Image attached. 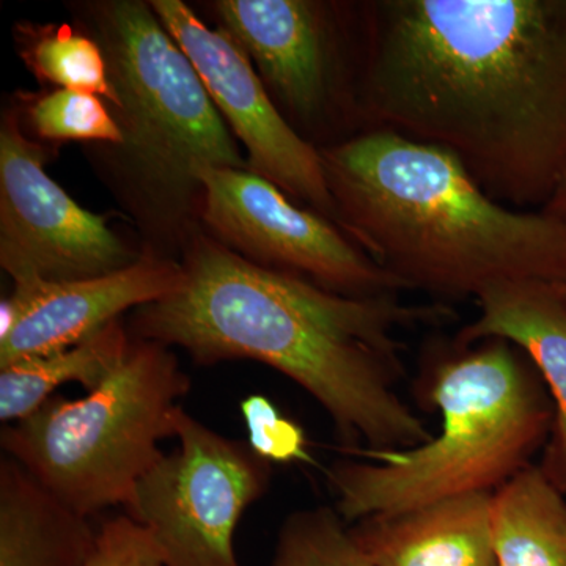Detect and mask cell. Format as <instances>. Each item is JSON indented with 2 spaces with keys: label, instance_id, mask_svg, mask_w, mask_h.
<instances>
[{
  "label": "cell",
  "instance_id": "cell-4",
  "mask_svg": "<svg viewBox=\"0 0 566 566\" xmlns=\"http://www.w3.org/2000/svg\"><path fill=\"white\" fill-rule=\"evenodd\" d=\"M431 400L442 417L434 438L400 452L367 455L375 463L334 465L335 510L345 523L493 493L527 468L553 420L515 345L502 338H488L482 348L441 365Z\"/></svg>",
  "mask_w": 566,
  "mask_h": 566
},
{
  "label": "cell",
  "instance_id": "cell-22",
  "mask_svg": "<svg viewBox=\"0 0 566 566\" xmlns=\"http://www.w3.org/2000/svg\"><path fill=\"white\" fill-rule=\"evenodd\" d=\"M87 566H164V562L150 532L128 515H120L99 526Z\"/></svg>",
  "mask_w": 566,
  "mask_h": 566
},
{
  "label": "cell",
  "instance_id": "cell-12",
  "mask_svg": "<svg viewBox=\"0 0 566 566\" xmlns=\"http://www.w3.org/2000/svg\"><path fill=\"white\" fill-rule=\"evenodd\" d=\"M182 282L180 263L147 252L102 277L14 283L0 307V368L81 344L126 311L172 296Z\"/></svg>",
  "mask_w": 566,
  "mask_h": 566
},
{
  "label": "cell",
  "instance_id": "cell-10",
  "mask_svg": "<svg viewBox=\"0 0 566 566\" xmlns=\"http://www.w3.org/2000/svg\"><path fill=\"white\" fill-rule=\"evenodd\" d=\"M151 9L188 55L227 126L248 150V169L335 222L322 153L286 120L249 55L222 28L210 29L180 0Z\"/></svg>",
  "mask_w": 566,
  "mask_h": 566
},
{
  "label": "cell",
  "instance_id": "cell-7",
  "mask_svg": "<svg viewBox=\"0 0 566 566\" xmlns=\"http://www.w3.org/2000/svg\"><path fill=\"white\" fill-rule=\"evenodd\" d=\"M175 438L177 452L142 476L125 515L150 532L164 566H241L234 532L266 493L270 463L248 441L216 433L181 406Z\"/></svg>",
  "mask_w": 566,
  "mask_h": 566
},
{
  "label": "cell",
  "instance_id": "cell-1",
  "mask_svg": "<svg viewBox=\"0 0 566 566\" xmlns=\"http://www.w3.org/2000/svg\"><path fill=\"white\" fill-rule=\"evenodd\" d=\"M357 125L455 156L515 210L566 178V0H374L354 7Z\"/></svg>",
  "mask_w": 566,
  "mask_h": 566
},
{
  "label": "cell",
  "instance_id": "cell-16",
  "mask_svg": "<svg viewBox=\"0 0 566 566\" xmlns=\"http://www.w3.org/2000/svg\"><path fill=\"white\" fill-rule=\"evenodd\" d=\"M499 566H566V499L545 469L527 465L493 495Z\"/></svg>",
  "mask_w": 566,
  "mask_h": 566
},
{
  "label": "cell",
  "instance_id": "cell-2",
  "mask_svg": "<svg viewBox=\"0 0 566 566\" xmlns=\"http://www.w3.org/2000/svg\"><path fill=\"white\" fill-rule=\"evenodd\" d=\"M181 266L177 293L136 308L134 337L181 346L197 364L273 367L323 406L357 455L400 452L431 438L397 390L403 376L397 331L446 322L447 305H408L398 294L345 296L253 263L199 232L186 240Z\"/></svg>",
  "mask_w": 566,
  "mask_h": 566
},
{
  "label": "cell",
  "instance_id": "cell-5",
  "mask_svg": "<svg viewBox=\"0 0 566 566\" xmlns=\"http://www.w3.org/2000/svg\"><path fill=\"white\" fill-rule=\"evenodd\" d=\"M93 39L115 92L109 107L123 133L115 147L134 210L158 229L188 230L199 214L202 166L248 169L237 140L188 55L150 3L114 0L91 7Z\"/></svg>",
  "mask_w": 566,
  "mask_h": 566
},
{
  "label": "cell",
  "instance_id": "cell-14",
  "mask_svg": "<svg viewBox=\"0 0 566 566\" xmlns=\"http://www.w3.org/2000/svg\"><path fill=\"white\" fill-rule=\"evenodd\" d=\"M493 495H460L365 517L349 531L375 566H499Z\"/></svg>",
  "mask_w": 566,
  "mask_h": 566
},
{
  "label": "cell",
  "instance_id": "cell-21",
  "mask_svg": "<svg viewBox=\"0 0 566 566\" xmlns=\"http://www.w3.org/2000/svg\"><path fill=\"white\" fill-rule=\"evenodd\" d=\"M249 446L268 463H308L305 436L300 424L283 417L273 401L251 395L241 403Z\"/></svg>",
  "mask_w": 566,
  "mask_h": 566
},
{
  "label": "cell",
  "instance_id": "cell-18",
  "mask_svg": "<svg viewBox=\"0 0 566 566\" xmlns=\"http://www.w3.org/2000/svg\"><path fill=\"white\" fill-rule=\"evenodd\" d=\"M24 61L41 81L66 91L92 93L114 106V88L107 73L106 57L98 41L69 25L24 32Z\"/></svg>",
  "mask_w": 566,
  "mask_h": 566
},
{
  "label": "cell",
  "instance_id": "cell-15",
  "mask_svg": "<svg viewBox=\"0 0 566 566\" xmlns=\"http://www.w3.org/2000/svg\"><path fill=\"white\" fill-rule=\"evenodd\" d=\"M98 531L13 458L0 461V566H87Z\"/></svg>",
  "mask_w": 566,
  "mask_h": 566
},
{
  "label": "cell",
  "instance_id": "cell-13",
  "mask_svg": "<svg viewBox=\"0 0 566 566\" xmlns=\"http://www.w3.org/2000/svg\"><path fill=\"white\" fill-rule=\"evenodd\" d=\"M475 300L479 318L461 331L460 344L502 338L534 360L556 403V436L543 469L566 491V283H495Z\"/></svg>",
  "mask_w": 566,
  "mask_h": 566
},
{
  "label": "cell",
  "instance_id": "cell-3",
  "mask_svg": "<svg viewBox=\"0 0 566 566\" xmlns=\"http://www.w3.org/2000/svg\"><path fill=\"white\" fill-rule=\"evenodd\" d=\"M335 223L382 270L444 300L495 283H566V221L491 199L455 156L365 129L319 147Z\"/></svg>",
  "mask_w": 566,
  "mask_h": 566
},
{
  "label": "cell",
  "instance_id": "cell-23",
  "mask_svg": "<svg viewBox=\"0 0 566 566\" xmlns=\"http://www.w3.org/2000/svg\"><path fill=\"white\" fill-rule=\"evenodd\" d=\"M539 211L554 216V218L565 219L566 221V178L565 181L562 182L560 188L557 189V192L554 193L553 199Z\"/></svg>",
  "mask_w": 566,
  "mask_h": 566
},
{
  "label": "cell",
  "instance_id": "cell-9",
  "mask_svg": "<svg viewBox=\"0 0 566 566\" xmlns=\"http://www.w3.org/2000/svg\"><path fill=\"white\" fill-rule=\"evenodd\" d=\"M46 151L13 112L0 128V264L14 283L102 277L140 259L102 216L84 210L44 170Z\"/></svg>",
  "mask_w": 566,
  "mask_h": 566
},
{
  "label": "cell",
  "instance_id": "cell-8",
  "mask_svg": "<svg viewBox=\"0 0 566 566\" xmlns=\"http://www.w3.org/2000/svg\"><path fill=\"white\" fill-rule=\"evenodd\" d=\"M199 181V216L210 237L244 259L345 296L408 290L337 223L294 203L279 186L252 170L202 166Z\"/></svg>",
  "mask_w": 566,
  "mask_h": 566
},
{
  "label": "cell",
  "instance_id": "cell-11",
  "mask_svg": "<svg viewBox=\"0 0 566 566\" xmlns=\"http://www.w3.org/2000/svg\"><path fill=\"white\" fill-rule=\"evenodd\" d=\"M335 7L312 0L212 3L221 28L259 69L271 98L293 126H319L334 112L357 125L354 74L342 66Z\"/></svg>",
  "mask_w": 566,
  "mask_h": 566
},
{
  "label": "cell",
  "instance_id": "cell-19",
  "mask_svg": "<svg viewBox=\"0 0 566 566\" xmlns=\"http://www.w3.org/2000/svg\"><path fill=\"white\" fill-rule=\"evenodd\" d=\"M271 566H375L365 556L344 517L329 506L286 516Z\"/></svg>",
  "mask_w": 566,
  "mask_h": 566
},
{
  "label": "cell",
  "instance_id": "cell-6",
  "mask_svg": "<svg viewBox=\"0 0 566 566\" xmlns=\"http://www.w3.org/2000/svg\"><path fill=\"white\" fill-rule=\"evenodd\" d=\"M191 389L169 346L132 338L122 364L77 400L52 395L6 424L0 444L55 499L85 517L128 504L142 476L175 438V415Z\"/></svg>",
  "mask_w": 566,
  "mask_h": 566
},
{
  "label": "cell",
  "instance_id": "cell-20",
  "mask_svg": "<svg viewBox=\"0 0 566 566\" xmlns=\"http://www.w3.org/2000/svg\"><path fill=\"white\" fill-rule=\"evenodd\" d=\"M28 117L33 132L46 140L102 142L114 148L125 140L109 107L92 93H44L31 99Z\"/></svg>",
  "mask_w": 566,
  "mask_h": 566
},
{
  "label": "cell",
  "instance_id": "cell-17",
  "mask_svg": "<svg viewBox=\"0 0 566 566\" xmlns=\"http://www.w3.org/2000/svg\"><path fill=\"white\" fill-rule=\"evenodd\" d=\"M129 344L132 337L117 319L81 344L0 368V420L20 422L70 382L88 392L98 389L117 370Z\"/></svg>",
  "mask_w": 566,
  "mask_h": 566
}]
</instances>
